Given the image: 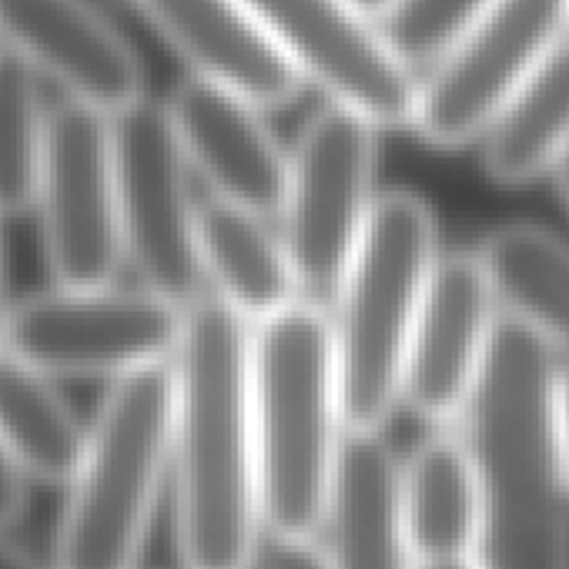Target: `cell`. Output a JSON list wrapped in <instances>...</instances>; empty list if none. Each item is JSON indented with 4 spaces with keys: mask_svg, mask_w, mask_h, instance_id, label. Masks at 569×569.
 Returning <instances> with one entry per match:
<instances>
[{
    "mask_svg": "<svg viewBox=\"0 0 569 569\" xmlns=\"http://www.w3.org/2000/svg\"><path fill=\"white\" fill-rule=\"evenodd\" d=\"M171 372V486L181 566L251 569L264 532L251 429V329L204 292L184 309Z\"/></svg>",
    "mask_w": 569,
    "mask_h": 569,
    "instance_id": "1",
    "label": "cell"
},
{
    "mask_svg": "<svg viewBox=\"0 0 569 569\" xmlns=\"http://www.w3.org/2000/svg\"><path fill=\"white\" fill-rule=\"evenodd\" d=\"M552 349L502 319L459 422L479 476L482 569H569V489L556 446Z\"/></svg>",
    "mask_w": 569,
    "mask_h": 569,
    "instance_id": "2",
    "label": "cell"
},
{
    "mask_svg": "<svg viewBox=\"0 0 569 569\" xmlns=\"http://www.w3.org/2000/svg\"><path fill=\"white\" fill-rule=\"evenodd\" d=\"M251 429L264 532L316 549L349 439L329 316L296 302L251 329Z\"/></svg>",
    "mask_w": 569,
    "mask_h": 569,
    "instance_id": "3",
    "label": "cell"
},
{
    "mask_svg": "<svg viewBox=\"0 0 569 569\" xmlns=\"http://www.w3.org/2000/svg\"><path fill=\"white\" fill-rule=\"evenodd\" d=\"M439 258L429 204L402 188L382 191L329 309L349 436H386L402 409L409 342Z\"/></svg>",
    "mask_w": 569,
    "mask_h": 569,
    "instance_id": "4",
    "label": "cell"
},
{
    "mask_svg": "<svg viewBox=\"0 0 569 569\" xmlns=\"http://www.w3.org/2000/svg\"><path fill=\"white\" fill-rule=\"evenodd\" d=\"M171 362L111 382L68 482L58 569H138L161 486L171 476Z\"/></svg>",
    "mask_w": 569,
    "mask_h": 569,
    "instance_id": "5",
    "label": "cell"
},
{
    "mask_svg": "<svg viewBox=\"0 0 569 569\" xmlns=\"http://www.w3.org/2000/svg\"><path fill=\"white\" fill-rule=\"evenodd\" d=\"M376 134L366 118L326 104L289 151V184L278 234L289 251L299 299L329 316L346 271L379 204Z\"/></svg>",
    "mask_w": 569,
    "mask_h": 569,
    "instance_id": "6",
    "label": "cell"
},
{
    "mask_svg": "<svg viewBox=\"0 0 569 569\" xmlns=\"http://www.w3.org/2000/svg\"><path fill=\"white\" fill-rule=\"evenodd\" d=\"M569 38V0H496L419 78L412 131L432 148L482 141L529 74Z\"/></svg>",
    "mask_w": 569,
    "mask_h": 569,
    "instance_id": "7",
    "label": "cell"
},
{
    "mask_svg": "<svg viewBox=\"0 0 569 569\" xmlns=\"http://www.w3.org/2000/svg\"><path fill=\"white\" fill-rule=\"evenodd\" d=\"M111 124L124 261L138 271L144 292L188 309L204 296L198 258L201 201L191 194V168L174 138L168 108L141 101Z\"/></svg>",
    "mask_w": 569,
    "mask_h": 569,
    "instance_id": "8",
    "label": "cell"
},
{
    "mask_svg": "<svg viewBox=\"0 0 569 569\" xmlns=\"http://www.w3.org/2000/svg\"><path fill=\"white\" fill-rule=\"evenodd\" d=\"M34 204L41 211L44 258L58 289H111L124 261L111 118L68 98L51 111Z\"/></svg>",
    "mask_w": 569,
    "mask_h": 569,
    "instance_id": "9",
    "label": "cell"
},
{
    "mask_svg": "<svg viewBox=\"0 0 569 569\" xmlns=\"http://www.w3.org/2000/svg\"><path fill=\"white\" fill-rule=\"evenodd\" d=\"M184 336V309L154 292L58 289L14 306L8 349L44 376L124 379L168 366Z\"/></svg>",
    "mask_w": 569,
    "mask_h": 569,
    "instance_id": "10",
    "label": "cell"
},
{
    "mask_svg": "<svg viewBox=\"0 0 569 569\" xmlns=\"http://www.w3.org/2000/svg\"><path fill=\"white\" fill-rule=\"evenodd\" d=\"M302 78L329 104L372 128H412L419 74L386 44L379 21L356 0H244Z\"/></svg>",
    "mask_w": 569,
    "mask_h": 569,
    "instance_id": "11",
    "label": "cell"
},
{
    "mask_svg": "<svg viewBox=\"0 0 569 569\" xmlns=\"http://www.w3.org/2000/svg\"><path fill=\"white\" fill-rule=\"evenodd\" d=\"M502 312L476 258L442 254L409 342L402 406L432 429H456L482 382Z\"/></svg>",
    "mask_w": 569,
    "mask_h": 569,
    "instance_id": "12",
    "label": "cell"
},
{
    "mask_svg": "<svg viewBox=\"0 0 569 569\" xmlns=\"http://www.w3.org/2000/svg\"><path fill=\"white\" fill-rule=\"evenodd\" d=\"M0 38L68 101L111 121L148 101L138 54L88 0H0Z\"/></svg>",
    "mask_w": 569,
    "mask_h": 569,
    "instance_id": "13",
    "label": "cell"
},
{
    "mask_svg": "<svg viewBox=\"0 0 569 569\" xmlns=\"http://www.w3.org/2000/svg\"><path fill=\"white\" fill-rule=\"evenodd\" d=\"M188 168L211 198L261 218H278L289 184V151L264 111L198 78H184L164 104Z\"/></svg>",
    "mask_w": 569,
    "mask_h": 569,
    "instance_id": "14",
    "label": "cell"
},
{
    "mask_svg": "<svg viewBox=\"0 0 569 569\" xmlns=\"http://www.w3.org/2000/svg\"><path fill=\"white\" fill-rule=\"evenodd\" d=\"M148 24L191 68V78L214 84L261 111L296 98L302 78L284 61L274 38L244 0H134Z\"/></svg>",
    "mask_w": 569,
    "mask_h": 569,
    "instance_id": "15",
    "label": "cell"
},
{
    "mask_svg": "<svg viewBox=\"0 0 569 569\" xmlns=\"http://www.w3.org/2000/svg\"><path fill=\"white\" fill-rule=\"evenodd\" d=\"M316 549L322 569H412L399 512V456L386 436H349Z\"/></svg>",
    "mask_w": 569,
    "mask_h": 569,
    "instance_id": "16",
    "label": "cell"
},
{
    "mask_svg": "<svg viewBox=\"0 0 569 569\" xmlns=\"http://www.w3.org/2000/svg\"><path fill=\"white\" fill-rule=\"evenodd\" d=\"M198 258L204 292L214 296L248 329L281 316L299 299L296 271L271 218L224 204L218 198L198 208Z\"/></svg>",
    "mask_w": 569,
    "mask_h": 569,
    "instance_id": "17",
    "label": "cell"
},
{
    "mask_svg": "<svg viewBox=\"0 0 569 569\" xmlns=\"http://www.w3.org/2000/svg\"><path fill=\"white\" fill-rule=\"evenodd\" d=\"M399 512L416 562L479 549V476L459 429H432L399 459Z\"/></svg>",
    "mask_w": 569,
    "mask_h": 569,
    "instance_id": "18",
    "label": "cell"
},
{
    "mask_svg": "<svg viewBox=\"0 0 569 569\" xmlns=\"http://www.w3.org/2000/svg\"><path fill=\"white\" fill-rule=\"evenodd\" d=\"M476 258L502 319L569 356V244L542 224L509 221L479 241Z\"/></svg>",
    "mask_w": 569,
    "mask_h": 569,
    "instance_id": "19",
    "label": "cell"
},
{
    "mask_svg": "<svg viewBox=\"0 0 569 569\" xmlns=\"http://www.w3.org/2000/svg\"><path fill=\"white\" fill-rule=\"evenodd\" d=\"M482 144V171L502 188L552 178L569 158V38L499 111Z\"/></svg>",
    "mask_w": 569,
    "mask_h": 569,
    "instance_id": "20",
    "label": "cell"
},
{
    "mask_svg": "<svg viewBox=\"0 0 569 569\" xmlns=\"http://www.w3.org/2000/svg\"><path fill=\"white\" fill-rule=\"evenodd\" d=\"M88 429L54 389L11 349L0 352V442L24 476L41 482H71Z\"/></svg>",
    "mask_w": 569,
    "mask_h": 569,
    "instance_id": "21",
    "label": "cell"
},
{
    "mask_svg": "<svg viewBox=\"0 0 569 569\" xmlns=\"http://www.w3.org/2000/svg\"><path fill=\"white\" fill-rule=\"evenodd\" d=\"M34 74L21 54L0 51V214L28 211L38 201L51 111H44Z\"/></svg>",
    "mask_w": 569,
    "mask_h": 569,
    "instance_id": "22",
    "label": "cell"
},
{
    "mask_svg": "<svg viewBox=\"0 0 569 569\" xmlns=\"http://www.w3.org/2000/svg\"><path fill=\"white\" fill-rule=\"evenodd\" d=\"M496 0H389L376 18L392 54L419 74L436 68Z\"/></svg>",
    "mask_w": 569,
    "mask_h": 569,
    "instance_id": "23",
    "label": "cell"
},
{
    "mask_svg": "<svg viewBox=\"0 0 569 569\" xmlns=\"http://www.w3.org/2000/svg\"><path fill=\"white\" fill-rule=\"evenodd\" d=\"M24 502H28L24 472L11 459V452L4 449V442H0V526H11L14 519H21Z\"/></svg>",
    "mask_w": 569,
    "mask_h": 569,
    "instance_id": "24",
    "label": "cell"
},
{
    "mask_svg": "<svg viewBox=\"0 0 569 569\" xmlns=\"http://www.w3.org/2000/svg\"><path fill=\"white\" fill-rule=\"evenodd\" d=\"M556 446H559V462L569 489V366L559 369L556 376Z\"/></svg>",
    "mask_w": 569,
    "mask_h": 569,
    "instance_id": "25",
    "label": "cell"
},
{
    "mask_svg": "<svg viewBox=\"0 0 569 569\" xmlns=\"http://www.w3.org/2000/svg\"><path fill=\"white\" fill-rule=\"evenodd\" d=\"M11 296H8V264H4V238H0V352L8 349V329H11Z\"/></svg>",
    "mask_w": 569,
    "mask_h": 569,
    "instance_id": "26",
    "label": "cell"
},
{
    "mask_svg": "<svg viewBox=\"0 0 569 569\" xmlns=\"http://www.w3.org/2000/svg\"><path fill=\"white\" fill-rule=\"evenodd\" d=\"M0 569H48V566H41L34 556H28L24 549L11 546L8 539H0Z\"/></svg>",
    "mask_w": 569,
    "mask_h": 569,
    "instance_id": "27",
    "label": "cell"
},
{
    "mask_svg": "<svg viewBox=\"0 0 569 569\" xmlns=\"http://www.w3.org/2000/svg\"><path fill=\"white\" fill-rule=\"evenodd\" d=\"M412 569H482L476 556H462V559H432V562H416Z\"/></svg>",
    "mask_w": 569,
    "mask_h": 569,
    "instance_id": "28",
    "label": "cell"
},
{
    "mask_svg": "<svg viewBox=\"0 0 569 569\" xmlns=\"http://www.w3.org/2000/svg\"><path fill=\"white\" fill-rule=\"evenodd\" d=\"M552 184H556V191H559V198H562V204L569 208V158L556 168V174H552Z\"/></svg>",
    "mask_w": 569,
    "mask_h": 569,
    "instance_id": "29",
    "label": "cell"
},
{
    "mask_svg": "<svg viewBox=\"0 0 569 569\" xmlns=\"http://www.w3.org/2000/svg\"><path fill=\"white\" fill-rule=\"evenodd\" d=\"M356 4H359L362 11H369L372 18H379V14L386 11V4H389V0H356Z\"/></svg>",
    "mask_w": 569,
    "mask_h": 569,
    "instance_id": "30",
    "label": "cell"
},
{
    "mask_svg": "<svg viewBox=\"0 0 569 569\" xmlns=\"http://www.w3.org/2000/svg\"><path fill=\"white\" fill-rule=\"evenodd\" d=\"M0 51H4V38H0Z\"/></svg>",
    "mask_w": 569,
    "mask_h": 569,
    "instance_id": "31",
    "label": "cell"
}]
</instances>
